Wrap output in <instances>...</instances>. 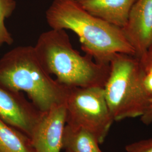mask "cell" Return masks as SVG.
<instances>
[{"label": "cell", "instance_id": "cell-15", "mask_svg": "<svg viewBox=\"0 0 152 152\" xmlns=\"http://www.w3.org/2000/svg\"><path fill=\"white\" fill-rule=\"evenodd\" d=\"M140 120L145 125H149L152 123V97L146 110L140 117Z\"/></svg>", "mask_w": 152, "mask_h": 152}, {"label": "cell", "instance_id": "cell-8", "mask_svg": "<svg viewBox=\"0 0 152 152\" xmlns=\"http://www.w3.org/2000/svg\"><path fill=\"white\" fill-rule=\"evenodd\" d=\"M121 30L140 58L152 45V0H136Z\"/></svg>", "mask_w": 152, "mask_h": 152}, {"label": "cell", "instance_id": "cell-6", "mask_svg": "<svg viewBox=\"0 0 152 152\" xmlns=\"http://www.w3.org/2000/svg\"><path fill=\"white\" fill-rule=\"evenodd\" d=\"M44 113L17 92L0 86V119L29 137Z\"/></svg>", "mask_w": 152, "mask_h": 152}, {"label": "cell", "instance_id": "cell-11", "mask_svg": "<svg viewBox=\"0 0 152 152\" xmlns=\"http://www.w3.org/2000/svg\"><path fill=\"white\" fill-rule=\"evenodd\" d=\"M0 152H35L28 136L0 119Z\"/></svg>", "mask_w": 152, "mask_h": 152}, {"label": "cell", "instance_id": "cell-13", "mask_svg": "<svg viewBox=\"0 0 152 152\" xmlns=\"http://www.w3.org/2000/svg\"><path fill=\"white\" fill-rule=\"evenodd\" d=\"M127 152H152V139L137 141L125 147Z\"/></svg>", "mask_w": 152, "mask_h": 152}, {"label": "cell", "instance_id": "cell-1", "mask_svg": "<svg viewBox=\"0 0 152 152\" xmlns=\"http://www.w3.org/2000/svg\"><path fill=\"white\" fill-rule=\"evenodd\" d=\"M46 19L51 29L75 33L82 50L99 63L109 64L117 53L135 56L121 28L94 16L77 0H54L46 11Z\"/></svg>", "mask_w": 152, "mask_h": 152}, {"label": "cell", "instance_id": "cell-17", "mask_svg": "<svg viewBox=\"0 0 152 152\" xmlns=\"http://www.w3.org/2000/svg\"><path fill=\"white\" fill-rule=\"evenodd\" d=\"M65 152H68V151H65Z\"/></svg>", "mask_w": 152, "mask_h": 152}, {"label": "cell", "instance_id": "cell-7", "mask_svg": "<svg viewBox=\"0 0 152 152\" xmlns=\"http://www.w3.org/2000/svg\"><path fill=\"white\" fill-rule=\"evenodd\" d=\"M65 125V104L44 113L29 137L35 152H60Z\"/></svg>", "mask_w": 152, "mask_h": 152}, {"label": "cell", "instance_id": "cell-3", "mask_svg": "<svg viewBox=\"0 0 152 152\" xmlns=\"http://www.w3.org/2000/svg\"><path fill=\"white\" fill-rule=\"evenodd\" d=\"M0 86L26 93L31 102L43 113L65 104L71 88L51 77L32 46L15 47L0 59Z\"/></svg>", "mask_w": 152, "mask_h": 152}, {"label": "cell", "instance_id": "cell-4", "mask_svg": "<svg viewBox=\"0 0 152 152\" xmlns=\"http://www.w3.org/2000/svg\"><path fill=\"white\" fill-rule=\"evenodd\" d=\"M145 72L136 56L114 55L104 86L105 96L114 121L141 117L152 95L144 86Z\"/></svg>", "mask_w": 152, "mask_h": 152}, {"label": "cell", "instance_id": "cell-5", "mask_svg": "<svg viewBox=\"0 0 152 152\" xmlns=\"http://www.w3.org/2000/svg\"><path fill=\"white\" fill-rule=\"evenodd\" d=\"M65 104L66 124L86 130L103 143L114 121L104 87L71 88Z\"/></svg>", "mask_w": 152, "mask_h": 152}, {"label": "cell", "instance_id": "cell-12", "mask_svg": "<svg viewBox=\"0 0 152 152\" xmlns=\"http://www.w3.org/2000/svg\"><path fill=\"white\" fill-rule=\"evenodd\" d=\"M16 6L15 0H0V48L4 44L11 45L14 42V38L6 27L5 20L11 16Z\"/></svg>", "mask_w": 152, "mask_h": 152}, {"label": "cell", "instance_id": "cell-10", "mask_svg": "<svg viewBox=\"0 0 152 152\" xmlns=\"http://www.w3.org/2000/svg\"><path fill=\"white\" fill-rule=\"evenodd\" d=\"M96 137L80 127L65 125L63 149L69 152H102Z\"/></svg>", "mask_w": 152, "mask_h": 152}, {"label": "cell", "instance_id": "cell-9", "mask_svg": "<svg viewBox=\"0 0 152 152\" xmlns=\"http://www.w3.org/2000/svg\"><path fill=\"white\" fill-rule=\"evenodd\" d=\"M87 12L122 28L126 25L136 0H77Z\"/></svg>", "mask_w": 152, "mask_h": 152}, {"label": "cell", "instance_id": "cell-16", "mask_svg": "<svg viewBox=\"0 0 152 152\" xmlns=\"http://www.w3.org/2000/svg\"><path fill=\"white\" fill-rule=\"evenodd\" d=\"M144 82L147 91L152 95V72H145Z\"/></svg>", "mask_w": 152, "mask_h": 152}, {"label": "cell", "instance_id": "cell-2", "mask_svg": "<svg viewBox=\"0 0 152 152\" xmlns=\"http://www.w3.org/2000/svg\"><path fill=\"white\" fill-rule=\"evenodd\" d=\"M33 47L44 69L66 87L104 86L109 64L99 63L88 55H82L73 49L65 30L51 29L42 33Z\"/></svg>", "mask_w": 152, "mask_h": 152}, {"label": "cell", "instance_id": "cell-14", "mask_svg": "<svg viewBox=\"0 0 152 152\" xmlns=\"http://www.w3.org/2000/svg\"><path fill=\"white\" fill-rule=\"evenodd\" d=\"M139 59L145 72H152V45Z\"/></svg>", "mask_w": 152, "mask_h": 152}]
</instances>
